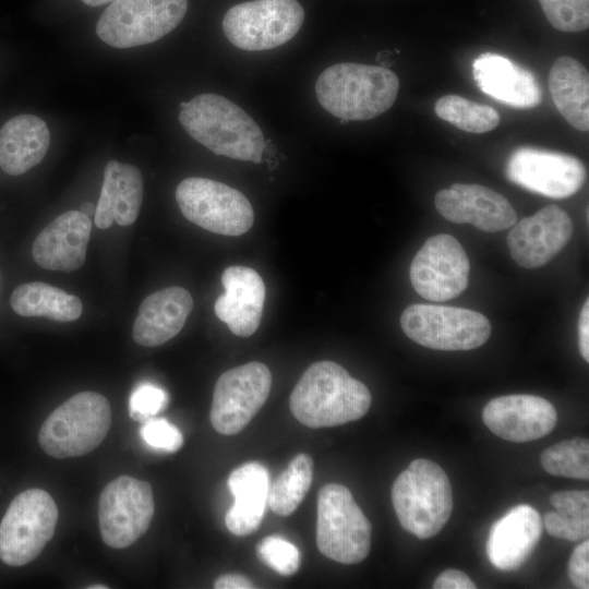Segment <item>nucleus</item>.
Returning <instances> with one entry per match:
<instances>
[{
	"label": "nucleus",
	"mask_w": 589,
	"mask_h": 589,
	"mask_svg": "<svg viewBox=\"0 0 589 589\" xmlns=\"http://www.w3.org/2000/svg\"><path fill=\"white\" fill-rule=\"evenodd\" d=\"M192 308L191 293L179 286L167 287L147 296L133 324V339L145 347L165 344L183 328Z\"/></svg>",
	"instance_id": "5701e85b"
},
{
	"label": "nucleus",
	"mask_w": 589,
	"mask_h": 589,
	"mask_svg": "<svg viewBox=\"0 0 589 589\" xmlns=\"http://www.w3.org/2000/svg\"><path fill=\"white\" fill-rule=\"evenodd\" d=\"M578 346L582 359L589 361V300L586 299L578 321Z\"/></svg>",
	"instance_id": "58836bf2"
},
{
	"label": "nucleus",
	"mask_w": 589,
	"mask_h": 589,
	"mask_svg": "<svg viewBox=\"0 0 589 589\" xmlns=\"http://www.w3.org/2000/svg\"><path fill=\"white\" fill-rule=\"evenodd\" d=\"M143 200V178L137 167L110 160L104 170L100 196L94 215L95 225L109 228L112 223L132 225Z\"/></svg>",
	"instance_id": "b1692460"
},
{
	"label": "nucleus",
	"mask_w": 589,
	"mask_h": 589,
	"mask_svg": "<svg viewBox=\"0 0 589 589\" xmlns=\"http://www.w3.org/2000/svg\"><path fill=\"white\" fill-rule=\"evenodd\" d=\"M89 589H107L108 587L107 586H103V585H93V586H89L88 587Z\"/></svg>",
	"instance_id": "37998d69"
},
{
	"label": "nucleus",
	"mask_w": 589,
	"mask_h": 589,
	"mask_svg": "<svg viewBox=\"0 0 589 589\" xmlns=\"http://www.w3.org/2000/svg\"><path fill=\"white\" fill-rule=\"evenodd\" d=\"M469 259L456 238L441 233L429 238L410 268L412 287L422 298L442 302L459 296L468 286Z\"/></svg>",
	"instance_id": "2eb2a0df"
},
{
	"label": "nucleus",
	"mask_w": 589,
	"mask_h": 589,
	"mask_svg": "<svg viewBox=\"0 0 589 589\" xmlns=\"http://www.w3.org/2000/svg\"><path fill=\"white\" fill-rule=\"evenodd\" d=\"M505 176L530 192L565 199L581 189L587 171L582 161L573 155L522 146L508 157Z\"/></svg>",
	"instance_id": "4468645a"
},
{
	"label": "nucleus",
	"mask_w": 589,
	"mask_h": 589,
	"mask_svg": "<svg viewBox=\"0 0 589 589\" xmlns=\"http://www.w3.org/2000/svg\"><path fill=\"white\" fill-rule=\"evenodd\" d=\"M542 536L539 513L530 505L510 508L491 527L486 540V555L497 569L519 568L531 555Z\"/></svg>",
	"instance_id": "412c9836"
},
{
	"label": "nucleus",
	"mask_w": 589,
	"mask_h": 589,
	"mask_svg": "<svg viewBox=\"0 0 589 589\" xmlns=\"http://www.w3.org/2000/svg\"><path fill=\"white\" fill-rule=\"evenodd\" d=\"M555 508L543 518L546 532L568 541H582L589 536V491L562 490L550 496Z\"/></svg>",
	"instance_id": "c85d7f7f"
},
{
	"label": "nucleus",
	"mask_w": 589,
	"mask_h": 589,
	"mask_svg": "<svg viewBox=\"0 0 589 589\" xmlns=\"http://www.w3.org/2000/svg\"><path fill=\"white\" fill-rule=\"evenodd\" d=\"M175 196L182 215L211 232L237 237L253 225L254 212L247 196L219 181L187 178L178 184Z\"/></svg>",
	"instance_id": "9d476101"
},
{
	"label": "nucleus",
	"mask_w": 589,
	"mask_h": 589,
	"mask_svg": "<svg viewBox=\"0 0 589 589\" xmlns=\"http://www.w3.org/2000/svg\"><path fill=\"white\" fill-rule=\"evenodd\" d=\"M269 484V472L260 462H247L232 470L228 486L235 502L225 517L226 527L232 534L244 537L260 528L267 506Z\"/></svg>",
	"instance_id": "393cba45"
},
{
	"label": "nucleus",
	"mask_w": 589,
	"mask_h": 589,
	"mask_svg": "<svg viewBox=\"0 0 589 589\" xmlns=\"http://www.w3.org/2000/svg\"><path fill=\"white\" fill-rule=\"evenodd\" d=\"M392 502L400 526L419 539H429L452 515V485L436 462L418 458L394 481Z\"/></svg>",
	"instance_id": "20e7f679"
},
{
	"label": "nucleus",
	"mask_w": 589,
	"mask_h": 589,
	"mask_svg": "<svg viewBox=\"0 0 589 589\" xmlns=\"http://www.w3.org/2000/svg\"><path fill=\"white\" fill-rule=\"evenodd\" d=\"M567 573L575 587L589 588V541L587 539L574 549L568 561Z\"/></svg>",
	"instance_id": "e433bc0d"
},
{
	"label": "nucleus",
	"mask_w": 589,
	"mask_h": 589,
	"mask_svg": "<svg viewBox=\"0 0 589 589\" xmlns=\"http://www.w3.org/2000/svg\"><path fill=\"white\" fill-rule=\"evenodd\" d=\"M92 221L80 211H69L55 218L36 237L32 255L43 268L72 272L86 257Z\"/></svg>",
	"instance_id": "aec40b11"
},
{
	"label": "nucleus",
	"mask_w": 589,
	"mask_h": 589,
	"mask_svg": "<svg viewBox=\"0 0 589 589\" xmlns=\"http://www.w3.org/2000/svg\"><path fill=\"white\" fill-rule=\"evenodd\" d=\"M140 433L147 445L158 450L176 453L183 445L180 430L165 418L147 419Z\"/></svg>",
	"instance_id": "c9c22d12"
},
{
	"label": "nucleus",
	"mask_w": 589,
	"mask_h": 589,
	"mask_svg": "<svg viewBox=\"0 0 589 589\" xmlns=\"http://www.w3.org/2000/svg\"><path fill=\"white\" fill-rule=\"evenodd\" d=\"M50 142L46 122L34 115H19L0 129V168L20 176L38 165Z\"/></svg>",
	"instance_id": "a878e982"
},
{
	"label": "nucleus",
	"mask_w": 589,
	"mask_h": 589,
	"mask_svg": "<svg viewBox=\"0 0 589 589\" xmlns=\"http://www.w3.org/2000/svg\"><path fill=\"white\" fill-rule=\"evenodd\" d=\"M259 558L281 576H290L300 567V552L280 536H268L256 545Z\"/></svg>",
	"instance_id": "72a5a7b5"
},
{
	"label": "nucleus",
	"mask_w": 589,
	"mask_h": 589,
	"mask_svg": "<svg viewBox=\"0 0 589 589\" xmlns=\"http://www.w3.org/2000/svg\"><path fill=\"white\" fill-rule=\"evenodd\" d=\"M472 76L486 95L514 108H532L542 100V88L528 69L498 53L484 52L472 62Z\"/></svg>",
	"instance_id": "4be33fe9"
},
{
	"label": "nucleus",
	"mask_w": 589,
	"mask_h": 589,
	"mask_svg": "<svg viewBox=\"0 0 589 589\" xmlns=\"http://www.w3.org/2000/svg\"><path fill=\"white\" fill-rule=\"evenodd\" d=\"M372 526L348 488L328 483L318 491L316 544L341 564L363 561L371 548Z\"/></svg>",
	"instance_id": "423d86ee"
},
{
	"label": "nucleus",
	"mask_w": 589,
	"mask_h": 589,
	"mask_svg": "<svg viewBox=\"0 0 589 589\" xmlns=\"http://www.w3.org/2000/svg\"><path fill=\"white\" fill-rule=\"evenodd\" d=\"M225 292L214 304L216 316L239 337L253 335L260 326L266 297L261 275L247 266H229L221 275Z\"/></svg>",
	"instance_id": "6ab92c4d"
},
{
	"label": "nucleus",
	"mask_w": 589,
	"mask_h": 589,
	"mask_svg": "<svg viewBox=\"0 0 589 589\" xmlns=\"http://www.w3.org/2000/svg\"><path fill=\"white\" fill-rule=\"evenodd\" d=\"M154 516V498L148 482L120 476L100 493L98 520L103 541L124 549L143 536Z\"/></svg>",
	"instance_id": "f8f14e48"
},
{
	"label": "nucleus",
	"mask_w": 589,
	"mask_h": 589,
	"mask_svg": "<svg viewBox=\"0 0 589 589\" xmlns=\"http://www.w3.org/2000/svg\"><path fill=\"white\" fill-rule=\"evenodd\" d=\"M313 478V461L308 454H298L269 484L267 505L279 516L291 515L303 501Z\"/></svg>",
	"instance_id": "c756f323"
},
{
	"label": "nucleus",
	"mask_w": 589,
	"mask_h": 589,
	"mask_svg": "<svg viewBox=\"0 0 589 589\" xmlns=\"http://www.w3.org/2000/svg\"><path fill=\"white\" fill-rule=\"evenodd\" d=\"M272 386L269 369L249 362L224 372L217 380L209 419L220 434L240 432L265 404Z\"/></svg>",
	"instance_id": "ddd939ff"
},
{
	"label": "nucleus",
	"mask_w": 589,
	"mask_h": 589,
	"mask_svg": "<svg viewBox=\"0 0 589 589\" xmlns=\"http://www.w3.org/2000/svg\"><path fill=\"white\" fill-rule=\"evenodd\" d=\"M111 424L108 399L96 392H81L57 407L44 421L38 442L49 456L63 459L94 450Z\"/></svg>",
	"instance_id": "39448f33"
},
{
	"label": "nucleus",
	"mask_w": 589,
	"mask_h": 589,
	"mask_svg": "<svg viewBox=\"0 0 589 589\" xmlns=\"http://www.w3.org/2000/svg\"><path fill=\"white\" fill-rule=\"evenodd\" d=\"M303 21L304 11L297 0H252L229 9L223 29L237 48L261 51L288 43Z\"/></svg>",
	"instance_id": "9b49d317"
},
{
	"label": "nucleus",
	"mask_w": 589,
	"mask_h": 589,
	"mask_svg": "<svg viewBox=\"0 0 589 589\" xmlns=\"http://www.w3.org/2000/svg\"><path fill=\"white\" fill-rule=\"evenodd\" d=\"M542 468L550 474L570 479H589V441L574 437L545 448L540 456Z\"/></svg>",
	"instance_id": "2f4dec72"
},
{
	"label": "nucleus",
	"mask_w": 589,
	"mask_h": 589,
	"mask_svg": "<svg viewBox=\"0 0 589 589\" xmlns=\"http://www.w3.org/2000/svg\"><path fill=\"white\" fill-rule=\"evenodd\" d=\"M399 79L390 70L370 64L344 62L326 68L315 82L321 106L346 121L373 119L395 103Z\"/></svg>",
	"instance_id": "7ed1b4c3"
},
{
	"label": "nucleus",
	"mask_w": 589,
	"mask_h": 589,
	"mask_svg": "<svg viewBox=\"0 0 589 589\" xmlns=\"http://www.w3.org/2000/svg\"><path fill=\"white\" fill-rule=\"evenodd\" d=\"M179 121L216 155L260 164L265 140L259 124L238 105L213 93L180 103Z\"/></svg>",
	"instance_id": "f03ea898"
},
{
	"label": "nucleus",
	"mask_w": 589,
	"mask_h": 589,
	"mask_svg": "<svg viewBox=\"0 0 589 589\" xmlns=\"http://www.w3.org/2000/svg\"><path fill=\"white\" fill-rule=\"evenodd\" d=\"M88 7H98L106 3H111L115 0H82Z\"/></svg>",
	"instance_id": "79ce46f5"
},
{
	"label": "nucleus",
	"mask_w": 589,
	"mask_h": 589,
	"mask_svg": "<svg viewBox=\"0 0 589 589\" xmlns=\"http://www.w3.org/2000/svg\"><path fill=\"white\" fill-rule=\"evenodd\" d=\"M168 394L152 383H141L132 392L129 400L130 416L146 421L163 411L168 404Z\"/></svg>",
	"instance_id": "f704fd0d"
},
{
	"label": "nucleus",
	"mask_w": 589,
	"mask_h": 589,
	"mask_svg": "<svg viewBox=\"0 0 589 589\" xmlns=\"http://www.w3.org/2000/svg\"><path fill=\"white\" fill-rule=\"evenodd\" d=\"M214 587L216 589H250L255 586L244 576L227 574L217 578Z\"/></svg>",
	"instance_id": "ea45409f"
},
{
	"label": "nucleus",
	"mask_w": 589,
	"mask_h": 589,
	"mask_svg": "<svg viewBox=\"0 0 589 589\" xmlns=\"http://www.w3.org/2000/svg\"><path fill=\"white\" fill-rule=\"evenodd\" d=\"M550 24L561 31L576 33L589 26V0H539Z\"/></svg>",
	"instance_id": "473e14b6"
},
{
	"label": "nucleus",
	"mask_w": 589,
	"mask_h": 589,
	"mask_svg": "<svg viewBox=\"0 0 589 589\" xmlns=\"http://www.w3.org/2000/svg\"><path fill=\"white\" fill-rule=\"evenodd\" d=\"M434 203L445 219L455 224H470L486 232L508 229L517 218L505 196L480 184L454 183L440 190Z\"/></svg>",
	"instance_id": "f3484780"
},
{
	"label": "nucleus",
	"mask_w": 589,
	"mask_h": 589,
	"mask_svg": "<svg viewBox=\"0 0 589 589\" xmlns=\"http://www.w3.org/2000/svg\"><path fill=\"white\" fill-rule=\"evenodd\" d=\"M507 235L512 259L524 268H538L553 260L569 242L574 227L569 215L548 205L515 223Z\"/></svg>",
	"instance_id": "dca6fc26"
},
{
	"label": "nucleus",
	"mask_w": 589,
	"mask_h": 589,
	"mask_svg": "<svg viewBox=\"0 0 589 589\" xmlns=\"http://www.w3.org/2000/svg\"><path fill=\"white\" fill-rule=\"evenodd\" d=\"M434 111L442 120L470 133H485L500 123V115L493 107L458 95H444L438 98Z\"/></svg>",
	"instance_id": "7c9ffc66"
},
{
	"label": "nucleus",
	"mask_w": 589,
	"mask_h": 589,
	"mask_svg": "<svg viewBox=\"0 0 589 589\" xmlns=\"http://www.w3.org/2000/svg\"><path fill=\"white\" fill-rule=\"evenodd\" d=\"M96 206L91 202H85L81 205L80 212L85 214L86 216L95 215Z\"/></svg>",
	"instance_id": "a19ab883"
},
{
	"label": "nucleus",
	"mask_w": 589,
	"mask_h": 589,
	"mask_svg": "<svg viewBox=\"0 0 589 589\" xmlns=\"http://www.w3.org/2000/svg\"><path fill=\"white\" fill-rule=\"evenodd\" d=\"M10 304L19 315L44 316L58 322L75 321L83 310L80 298L40 281L16 287Z\"/></svg>",
	"instance_id": "cd10ccee"
},
{
	"label": "nucleus",
	"mask_w": 589,
	"mask_h": 589,
	"mask_svg": "<svg viewBox=\"0 0 589 589\" xmlns=\"http://www.w3.org/2000/svg\"><path fill=\"white\" fill-rule=\"evenodd\" d=\"M482 420L498 437L524 443L549 434L556 425L557 412L542 397L514 394L490 400L483 408Z\"/></svg>",
	"instance_id": "a211bd4d"
},
{
	"label": "nucleus",
	"mask_w": 589,
	"mask_h": 589,
	"mask_svg": "<svg viewBox=\"0 0 589 589\" xmlns=\"http://www.w3.org/2000/svg\"><path fill=\"white\" fill-rule=\"evenodd\" d=\"M434 589H474L476 584L464 572L449 568L442 572L433 582Z\"/></svg>",
	"instance_id": "4c0bfd02"
},
{
	"label": "nucleus",
	"mask_w": 589,
	"mask_h": 589,
	"mask_svg": "<svg viewBox=\"0 0 589 589\" xmlns=\"http://www.w3.org/2000/svg\"><path fill=\"white\" fill-rule=\"evenodd\" d=\"M188 0H115L96 24L97 36L115 48L147 45L183 20Z\"/></svg>",
	"instance_id": "6e6552de"
},
{
	"label": "nucleus",
	"mask_w": 589,
	"mask_h": 589,
	"mask_svg": "<svg viewBox=\"0 0 589 589\" xmlns=\"http://www.w3.org/2000/svg\"><path fill=\"white\" fill-rule=\"evenodd\" d=\"M58 521L53 498L41 489H28L10 503L0 522V560L9 566L34 561L51 540Z\"/></svg>",
	"instance_id": "0eeeda50"
},
{
	"label": "nucleus",
	"mask_w": 589,
	"mask_h": 589,
	"mask_svg": "<svg viewBox=\"0 0 589 589\" xmlns=\"http://www.w3.org/2000/svg\"><path fill=\"white\" fill-rule=\"evenodd\" d=\"M549 88L553 103L575 129L589 130V74L578 60L562 56L551 67Z\"/></svg>",
	"instance_id": "bb28decb"
},
{
	"label": "nucleus",
	"mask_w": 589,
	"mask_h": 589,
	"mask_svg": "<svg viewBox=\"0 0 589 589\" xmlns=\"http://www.w3.org/2000/svg\"><path fill=\"white\" fill-rule=\"evenodd\" d=\"M372 396L369 388L334 361L312 363L289 397L293 417L309 428L336 426L362 418Z\"/></svg>",
	"instance_id": "f257e3e1"
},
{
	"label": "nucleus",
	"mask_w": 589,
	"mask_h": 589,
	"mask_svg": "<svg viewBox=\"0 0 589 589\" xmlns=\"http://www.w3.org/2000/svg\"><path fill=\"white\" fill-rule=\"evenodd\" d=\"M404 333L435 350H471L491 335L490 321L480 312L437 304H411L400 316Z\"/></svg>",
	"instance_id": "1a4fd4ad"
}]
</instances>
